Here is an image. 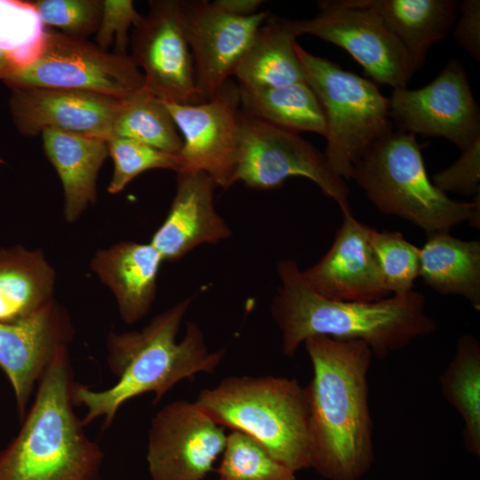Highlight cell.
<instances>
[{"mask_svg":"<svg viewBox=\"0 0 480 480\" xmlns=\"http://www.w3.org/2000/svg\"><path fill=\"white\" fill-rule=\"evenodd\" d=\"M180 5L196 89L203 101L209 100L230 80L268 12L236 17L204 0L180 1Z\"/></svg>","mask_w":480,"mask_h":480,"instance_id":"cell-15","label":"cell"},{"mask_svg":"<svg viewBox=\"0 0 480 480\" xmlns=\"http://www.w3.org/2000/svg\"><path fill=\"white\" fill-rule=\"evenodd\" d=\"M73 335L68 312L55 300L21 321L0 322V368L12 387L20 420L35 386Z\"/></svg>","mask_w":480,"mask_h":480,"instance_id":"cell-18","label":"cell"},{"mask_svg":"<svg viewBox=\"0 0 480 480\" xmlns=\"http://www.w3.org/2000/svg\"><path fill=\"white\" fill-rule=\"evenodd\" d=\"M31 3L43 24L57 27L68 36L85 39L99 28L101 1L38 0Z\"/></svg>","mask_w":480,"mask_h":480,"instance_id":"cell-33","label":"cell"},{"mask_svg":"<svg viewBox=\"0 0 480 480\" xmlns=\"http://www.w3.org/2000/svg\"><path fill=\"white\" fill-rule=\"evenodd\" d=\"M382 213L395 215L428 235L449 233L468 221L479 228L480 194L472 202L448 197L429 180L416 136L391 130L353 166L352 179Z\"/></svg>","mask_w":480,"mask_h":480,"instance_id":"cell-6","label":"cell"},{"mask_svg":"<svg viewBox=\"0 0 480 480\" xmlns=\"http://www.w3.org/2000/svg\"><path fill=\"white\" fill-rule=\"evenodd\" d=\"M41 133L63 187L65 219L74 222L95 203L98 173L108 156L107 141L54 128Z\"/></svg>","mask_w":480,"mask_h":480,"instance_id":"cell-21","label":"cell"},{"mask_svg":"<svg viewBox=\"0 0 480 480\" xmlns=\"http://www.w3.org/2000/svg\"><path fill=\"white\" fill-rule=\"evenodd\" d=\"M404 47L412 68L420 69L429 48L443 40L454 23L455 0H364Z\"/></svg>","mask_w":480,"mask_h":480,"instance_id":"cell-24","label":"cell"},{"mask_svg":"<svg viewBox=\"0 0 480 480\" xmlns=\"http://www.w3.org/2000/svg\"><path fill=\"white\" fill-rule=\"evenodd\" d=\"M290 177L310 180L341 211L350 209L349 188L332 172L324 153L299 133L241 111L236 182L242 181L252 189L271 190Z\"/></svg>","mask_w":480,"mask_h":480,"instance_id":"cell-9","label":"cell"},{"mask_svg":"<svg viewBox=\"0 0 480 480\" xmlns=\"http://www.w3.org/2000/svg\"><path fill=\"white\" fill-rule=\"evenodd\" d=\"M295 51L325 119L324 155L332 172L352 179L354 164L379 139L392 130L388 98L377 84L337 63L316 56L298 43Z\"/></svg>","mask_w":480,"mask_h":480,"instance_id":"cell-7","label":"cell"},{"mask_svg":"<svg viewBox=\"0 0 480 480\" xmlns=\"http://www.w3.org/2000/svg\"><path fill=\"white\" fill-rule=\"evenodd\" d=\"M16 69L5 52L0 49V79L3 81L7 78Z\"/></svg>","mask_w":480,"mask_h":480,"instance_id":"cell-38","label":"cell"},{"mask_svg":"<svg viewBox=\"0 0 480 480\" xmlns=\"http://www.w3.org/2000/svg\"><path fill=\"white\" fill-rule=\"evenodd\" d=\"M191 303L187 298L174 304L140 331L108 334L107 362L117 380L103 390L75 382L72 387L74 405L85 408L84 426L102 419V428H108L128 400L153 393L156 404L180 380L211 373L219 366L225 348L210 351L196 323L188 321L183 339L177 341Z\"/></svg>","mask_w":480,"mask_h":480,"instance_id":"cell-3","label":"cell"},{"mask_svg":"<svg viewBox=\"0 0 480 480\" xmlns=\"http://www.w3.org/2000/svg\"><path fill=\"white\" fill-rule=\"evenodd\" d=\"M224 428L195 402L173 401L153 417L147 460L152 480H203L227 442Z\"/></svg>","mask_w":480,"mask_h":480,"instance_id":"cell-14","label":"cell"},{"mask_svg":"<svg viewBox=\"0 0 480 480\" xmlns=\"http://www.w3.org/2000/svg\"><path fill=\"white\" fill-rule=\"evenodd\" d=\"M219 480H221V479H219Z\"/></svg>","mask_w":480,"mask_h":480,"instance_id":"cell-39","label":"cell"},{"mask_svg":"<svg viewBox=\"0 0 480 480\" xmlns=\"http://www.w3.org/2000/svg\"><path fill=\"white\" fill-rule=\"evenodd\" d=\"M108 155L114 162L113 177L108 191L116 194L135 177L151 169L180 170L178 155L168 153L142 142L111 137L107 140Z\"/></svg>","mask_w":480,"mask_h":480,"instance_id":"cell-32","label":"cell"},{"mask_svg":"<svg viewBox=\"0 0 480 480\" xmlns=\"http://www.w3.org/2000/svg\"><path fill=\"white\" fill-rule=\"evenodd\" d=\"M10 88L51 87L125 99L144 88V76L128 54L108 52L84 38L46 31L38 58L4 80Z\"/></svg>","mask_w":480,"mask_h":480,"instance_id":"cell-8","label":"cell"},{"mask_svg":"<svg viewBox=\"0 0 480 480\" xmlns=\"http://www.w3.org/2000/svg\"><path fill=\"white\" fill-rule=\"evenodd\" d=\"M141 17L131 0L101 1V17L96 32V44L107 51L115 36L114 52L127 54L128 30L132 25H136Z\"/></svg>","mask_w":480,"mask_h":480,"instance_id":"cell-34","label":"cell"},{"mask_svg":"<svg viewBox=\"0 0 480 480\" xmlns=\"http://www.w3.org/2000/svg\"><path fill=\"white\" fill-rule=\"evenodd\" d=\"M111 137L134 140L175 155L182 148V138L165 105L144 89L122 100Z\"/></svg>","mask_w":480,"mask_h":480,"instance_id":"cell-28","label":"cell"},{"mask_svg":"<svg viewBox=\"0 0 480 480\" xmlns=\"http://www.w3.org/2000/svg\"><path fill=\"white\" fill-rule=\"evenodd\" d=\"M292 20L268 17L258 28L233 76L244 89H263L306 82L295 51Z\"/></svg>","mask_w":480,"mask_h":480,"instance_id":"cell-22","label":"cell"},{"mask_svg":"<svg viewBox=\"0 0 480 480\" xmlns=\"http://www.w3.org/2000/svg\"><path fill=\"white\" fill-rule=\"evenodd\" d=\"M68 347L37 383L16 437L0 451V480H99L104 454L74 411Z\"/></svg>","mask_w":480,"mask_h":480,"instance_id":"cell-4","label":"cell"},{"mask_svg":"<svg viewBox=\"0 0 480 480\" xmlns=\"http://www.w3.org/2000/svg\"><path fill=\"white\" fill-rule=\"evenodd\" d=\"M389 116L398 130L424 137H441L461 151L480 138V111L464 66L449 60L427 85L393 89Z\"/></svg>","mask_w":480,"mask_h":480,"instance_id":"cell-12","label":"cell"},{"mask_svg":"<svg viewBox=\"0 0 480 480\" xmlns=\"http://www.w3.org/2000/svg\"><path fill=\"white\" fill-rule=\"evenodd\" d=\"M460 16L453 30L455 41L476 60H480V1L459 4Z\"/></svg>","mask_w":480,"mask_h":480,"instance_id":"cell-36","label":"cell"},{"mask_svg":"<svg viewBox=\"0 0 480 480\" xmlns=\"http://www.w3.org/2000/svg\"><path fill=\"white\" fill-rule=\"evenodd\" d=\"M55 273L39 250H0V322L15 323L42 310L53 298Z\"/></svg>","mask_w":480,"mask_h":480,"instance_id":"cell-23","label":"cell"},{"mask_svg":"<svg viewBox=\"0 0 480 480\" xmlns=\"http://www.w3.org/2000/svg\"><path fill=\"white\" fill-rule=\"evenodd\" d=\"M420 249L423 284L443 295H460L480 310V242L449 233L428 235Z\"/></svg>","mask_w":480,"mask_h":480,"instance_id":"cell-25","label":"cell"},{"mask_svg":"<svg viewBox=\"0 0 480 480\" xmlns=\"http://www.w3.org/2000/svg\"><path fill=\"white\" fill-rule=\"evenodd\" d=\"M280 284L270 312L282 336V350L292 356L313 336L360 340L379 359L418 338L433 333L436 322L426 312L423 293L412 290L374 302L335 300L316 292L296 260L277 262Z\"/></svg>","mask_w":480,"mask_h":480,"instance_id":"cell-2","label":"cell"},{"mask_svg":"<svg viewBox=\"0 0 480 480\" xmlns=\"http://www.w3.org/2000/svg\"><path fill=\"white\" fill-rule=\"evenodd\" d=\"M45 36L32 3L0 0V49L16 69L29 66L38 58Z\"/></svg>","mask_w":480,"mask_h":480,"instance_id":"cell-29","label":"cell"},{"mask_svg":"<svg viewBox=\"0 0 480 480\" xmlns=\"http://www.w3.org/2000/svg\"><path fill=\"white\" fill-rule=\"evenodd\" d=\"M164 104L182 138L177 173L204 172L224 189L236 183L241 133L239 85L229 80L214 98L196 104Z\"/></svg>","mask_w":480,"mask_h":480,"instance_id":"cell-11","label":"cell"},{"mask_svg":"<svg viewBox=\"0 0 480 480\" xmlns=\"http://www.w3.org/2000/svg\"><path fill=\"white\" fill-rule=\"evenodd\" d=\"M444 398L463 420V443L480 456V344L471 334L459 338L453 357L440 376Z\"/></svg>","mask_w":480,"mask_h":480,"instance_id":"cell-27","label":"cell"},{"mask_svg":"<svg viewBox=\"0 0 480 480\" xmlns=\"http://www.w3.org/2000/svg\"><path fill=\"white\" fill-rule=\"evenodd\" d=\"M260 0H216L212 4L219 10L236 17H248L256 14Z\"/></svg>","mask_w":480,"mask_h":480,"instance_id":"cell-37","label":"cell"},{"mask_svg":"<svg viewBox=\"0 0 480 480\" xmlns=\"http://www.w3.org/2000/svg\"><path fill=\"white\" fill-rule=\"evenodd\" d=\"M217 473L221 480H296L295 472L254 438L237 430L227 436Z\"/></svg>","mask_w":480,"mask_h":480,"instance_id":"cell-30","label":"cell"},{"mask_svg":"<svg viewBox=\"0 0 480 480\" xmlns=\"http://www.w3.org/2000/svg\"><path fill=\"white\" fill-rule=\"evenodd\" d=\"M342 223L324 255L301 270L308 284L327 299L374 302L389 297L370 242V227L357 220L351 208L341 211Z\"/></svg>","mask_w":480,"mask_h":480,"instance_id":"cell-16","label":"cell"},{"mask_svg":"<svg viewBox=\"0 0 480 480\" xmlns=\"http://www.w3.org/2000/svg\"><path fill=\"white\" fill-rule=\"evenodd\" d=\"M239 95L241 111L248 116L297 133L324 137V112L307 82L263 89L239 86Z\"/></svg>","mask_w":480,"mask_h":480,"instance_id":"cell-26","label":"cell"},{"mask_svg":"<svg viewBox=\"0 0 480 480\" xmlns=\"http://www.w3.org/2000/svg\"><path fill=\"white\" fill-rule=\"evenodd\" d=\"M163 261L150 243L125 241L98 251L90 266L113 293L122 320L131 324L149 311Z\"/></svg>","mask_w":480,"mask_h":480,"instance_id":"cell-20","label":"cell"},{"mask_svg":"<svg viewBox=\"0 0 480 480\" xmlns=\"http://www.w3.org/2000/svg\"><path fill=\"white\" fill-rule=\"evenodd\" d=\"M195 403L217 424L258 441L293 472L309 468L306 388L277 376H229Z\"/></svg>","mask_w":480,"mask_h":480,"instance_id":"cell-5","label":"cell"},{"mask_svg":"<svg viewBox=\"0 0 480 480\" xmlns=\"http://www.w3.org/2000/svg\"><path fill=\"white\" fill-rule=\"evenodd\" d=\"M131 44L130 56L143 69L147 92L167 103L203 101L196 85L180 1H150L148 14L133 26Z\"/></svg>","mask_w":480,"mask_h":480,"instance_id":"cell-13","label":"cell"},{"mask_svg":"<svg viewBox=\"0 0 480 480\" xmlns=\"http://www.w3.org/2000/svg\"><path fill=\"white\" fill-rule=\"evenodd\" d=\"M370 242L390 294L413 290L420 275V249L397 231L371 228Z\"/></svg>","mask_w":480,"mask_h":480,"instance_id":"cell-31","label":"cell"},{"mask_svg":"<svg viewBox=\"0 0 480 480\" xmlns=\"http://www.w3.org/2000/svg\"><path fill=\"white\" fill-rule=\"evenodd\" d=\"M10 109L18 131L34 136L46 128L108 140L123 99L51 87L11 88Z\"/></svg>","mask_w":480,"mask_h":480,"instance_id":"cell-17","label":"cell"},{"mask_svg":"<svg viewBox=\"0 0 480 480\" xmlns=\"http://www.w3.org/2000/svg\"><path fill=\"white\" fill-rule=\"evenodd\" d=\"M311 19L292 20L297 36L308 34L347 51L375 84L406 87L415 73L410 58L364 0L318 1Z\"/></svg>","mask_w":480,"mask_h":480,"instance_id":"cell-10","label":"cell"},{"mask_svg":"<svg viewBox=\"0 0 480 480\" xmlns=\"http://www.w3.org/2000/svg\"><path fill=\"white\" fill-rule=\"evenodd\" d=\"M176 174L170 210L150 241L164 261L178 260L197 246L217 244L232 235L214 206V180L202 172Z\"/></svg>","mask_w":480,"mask_h":480,"instance_id":"cell-19","label":"cell"},{"mask_svg":"<svg viewBox=\"0 0 480 480\" xmlns=\"http://www.w3.org/2000/svg\"><path fill=\"white\" fill-rule=\"evenodd\" d=\"M303 343L313 368L309 468L328 480H360L374 460L367 381L373 354L360 340L313 336Z\"/></svg>","mask_w":480,"mask_h":480,"instance_id":"cell-1","label":"cell"},{"mask_svg":"<svg viewBox=\"0 0 480 480\" xmlns=\"http://www.w3.org/2000/svg\"><path fill=\"white\" fill-rule=\"evenodd\" d=\"M450 166L432 177V183L442 192L466 196L480 194V138Z\"/></svg>","mask_w":480,"mask_h":480,"instance_id":"cell-35","label":"cell"}]
</instances>
